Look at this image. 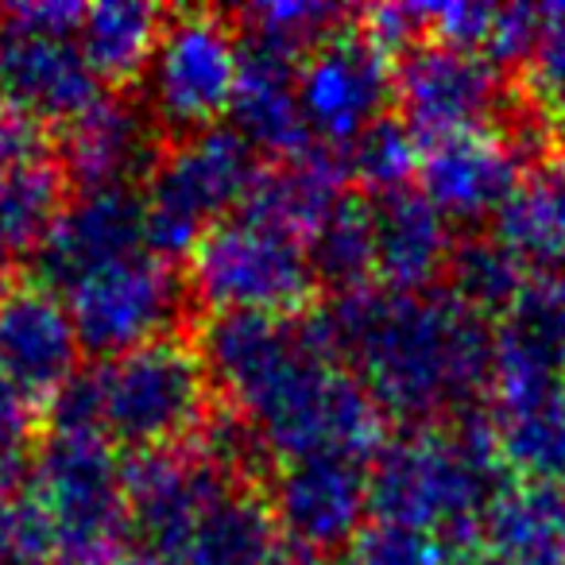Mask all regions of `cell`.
Instances as JSON below:
<instances>
[{
  "label": "cell",
  "instance_id": "cell-1",
  "mask_svg": "<svg viewBox=\"0 0 565 565\" xmlns=\"http://www.w3.org/2000/svg\"><path fill=\"white\" fill-rule=\"evenodd\" d=\"M198 353L213 392L279 461L341 454L372 461L387 446V415L333 356L318 310L299 318L210 315Z\"/></svg>",
  "mask_w": 565,
  "mask_h": 565
},
{
  "label": "cell",
  "instance_id": "cell-2",
  "mask_svg": "<svg viewBox=\"0 0 565 565\" xmlns=\"http://www.w3.org/2000/svg\"><path fill=\"white\" fill-rule=\"evenodd\" d=\"M318 318L333 356L411 430L472 415L492 387V322L446 287L423 295L361 287L333 295Z\"/></svg>",
  "mask_w": 565,
  "mask_h": 565
},
{
  "label": "cell",
  "instance_id": "cell-3",
  "mask_svg": "<svg viewBox=\"0 0 565 565\" xmlns=\"http://www.w3.org/2000/svg\"><path fill=\"white\" fill-rule=\"evenodd\" d=\"M500 469L508 465L488 411L403 430L369 465L372 515L472 550L480 546V519L503 488Z\"/></svg>",
  "mask_w": 565,
  "mask_h": 565
},
{
  "label": "cell",
  "instance_id": "cell-4",
  "mask_svg": "<svg viewBox=\"0 0 565 565\" xmlns=\"http://www.w3.org/2000/svg\"><path fill=\"white\" fill-rule=\"evenodd\" d=\"M20 503L55 565H113L132 531L125 465L97 430H51L32 457Z\"/></svg>",
  "mask_w": 565,
  "mask_h": 565
},
{
  "label": "cell",
  "instance_id": "cell-5",
  "mask_svg": "<svg viewBox=\"0 0 565 565\" xmlns=\"http://www.w3.org/2000/svg\"><path fill=\"white\" fill-rule=\"evenodd\" d=\"M97 430L128 454L179 449L213 418V380L198 345L159 338L86 372Z\"/></svg>",
  "mask_w": 565,
  "mask_h": 565
},
{
  "label": "cell",
  "instance_id": "cell-6",
  "mask_svg": "<svg viewBox=\"0 0 565 565\" xmlns=\"http://www.w3.org/2000/svg\"><path fill=\"white\" fill-rule=\"evenodd\" d=\"M310 248L299 236L233 213L198 241L186 264V291L210 315H310L318 299Z\"/></svg>",
  "mask_w": 565,
  "mask_h": 565
},
{
  "label": "cell",
  "instance_id": "cell-7",
  "mask_svg": "<svg viewBox=\"0 0 565 565\" xmlns=\"http://www.w3.org/2000/svg\"><path fill=\"white\" fill-rule=\"evenodd\" d=\"M256 148L233 125L174 140L159 156L143 190L148 252L159 259H179L198 248L205 233L248 202L259 179Z\"/></svg>",
  "mask_w": 565,
  "mask_h": 565
},
{
  "label": "cell",
  "instance_id": "cell-8",
  "mask_svg": "<svg viewBox=\"0 0 565 565\" xmlns=\"http://www.w3.org/2000/svg\"><path fill=\"white\" fill-rule=\"evenodd\" d=\"M148 113L174 140L210 132L233 113L241 82V32L210 9L167 20L148 66Z\"/></svg>",
  "mask_w": 565,
  "mask_h": 565
},
{
  "label": "cell",
  "instance_id": "cell-9",
  "mask_svg": "<svg viewBox=\"0 0 565 565\" xmlns=\"http://www.w3.org/2000/svg\"><path fill=\"white\" fill-rule=\"evenodd\" d=\"M511 102L515 89L508 86V74L484 51L423 40L395 63V117L423 148L446 136L500 128Z\"/></svg>",
  "mask_w": 565,
  "mask_h": 565
},
{
  "label": "cell",
  "instance_id": "cell-10",
  "mask_svg": "<svg viewBox=\"0 0 565 565\" xmlns=\"http://www.w3.org/2000/svg\"><path fill=\"white\" fill-rule=\"evenodd\" d=\"M182 295L186 282L174 275V267L140 252L82 275L58 299L71 310L82 349L109 361L148 341L171 338V326L182 315Z\"/></svg>",
  "mask_w": 565,
  "mask_h": 565
},
{
  "label": "cell",
  "instance_id": "cell-11",
  "mask_svg": "<svg viewBox=\"0 0 565 565\" xmlns=\"http://www.w3.org/2000/svg\"><path fill=\"white\" fill-rule=\"evenodd\" d=\"M299 102L310 136L345 151L395 109V63L364 24H341L299 66Z\"/></svg>",
  "mask_w": 565,
  "mask_h": 565
},
{
  "label": "cell",
  "instance_id": "cell-12",
  "mask_svg": "<svg viewBox=\"0 0 565 565\" xmlns=\"http://www.w3.org/2000/svg\"><path fill=\"white\" fill-rule=\"evenodd\" d=\"M369 465L341 454L279 461L267 500L282 539L315 557L353 546L372 511Z\"/></svg>",
  "mask_w": 565,
  "mask_h": 565
},
{
  "label": "cell",
  "instance_id": "cell-13",
  "mask_svg": "<svg viewBox=\"0 0 565 565\" xmlns=\"http://www.w3.org/2000/svg\"><path fill=\"white\" fill-rule=\"evenodd\" d=\"M526 179H531V156L519 148L515 136H503L500 128L426 143L418 163V182H423L418 190L449 221L461 225L500 217Z\"/></svg>",
  "mask_w": 565,
  "mask_h": 565
},
{
  "label": "cell",
  "instance_id": "cell-14",
  "mask_svg": "<svg viewBox=\"0 0 565 565\" xmlns=\"http://www.w3.org/2000/svg\"><path fill=\"white\" fill-rule=\"evenodd\" d=\"M105 82L78 47V35L24 28L0 17V102L43 125H71L102 102Z\"/></svg>",
  "mask_w": 565,
  "mask_h": 565
},
{
  "label": "cell",
  "instance_id": "cell-15",
  "mask_svg": "<svg viewBox=\"0 0 565 565\" xmlns=\"http://www.w3.org/2000/svg\"><path fill=\"white\" fill-rule=\"evenodd\" d=\"M140 252H148L140 190H78L35 248V275H40L35 282L63 295L82 275L117 264V259L140 256Z\"/></svg>",
  "mask_w": 565,
  "mask_h": 565
},
{
  "label": "cell",
  "instance_id": "cell-16",
  "mask_svg": "<svg viewBox=\"0 0 565 565\" xmlns=\"http://www.w3.org/2000/svg\"><path fill=\"white\" fill-rule=\"evenodd\" d=\"M82 341L71 310L43 282L0 291V380L32 403H51L78 380Z\"/></svg>",
  "mask_w": 565,
  "mask_h": 565
},
{
  "label": "cell",
  "instance_id": "cell-17",
  "mask_svg": "<svg viewBox=\"0 0 565 565\" xmlns=\"http://www.w3.org/2000/svg\"><path fill=\"white\" fill-rule=\"evenodd\" d=\"M282 554V534L267 492L256 480L228 488L213 508H205L186 531L156 546H125L113 565H275Z\"/></svg>",
  "mask_w": 565,
  "mask_h": 565
},
{
  "label": "cell",
  "instance_id": "cell-18",
  "mask_svg": "<svg viewBox=\"0 0 565 565\" xmlns=\"http://www.w3.org/2000/svg\"><path fill=\"white\" fill-rule=\"evenodd\" d=\"M492 395H519L565 376V271H534L492 322Z\"/></svg>",
  "mask_w": 565,
  "mask_h": 565
},
{
  "label": "cell",
  "instance_id": "cell-19",
  "mask_svg": "<svg viewBox=\"0 0 565 565\" xmlns=\"http://www.w3.org/2000/svg\"><path fill=\"white\" fill-rule=\"evenodd\" d=\"M159 156V125L151 113L125 97H109L66 125L63 174L78 190H117L148 182Z\"/></svg>",
  "mask_w": 565,
  "mask_h": 565
},
{
  "label": "cell",
  "instance_id": "cell-20",
  "mask_svg": "<svg viewBox=\"0 0 565 565\" xmlns=\"http://www.w3.org/2000/svg\"><path fill=\"white\" fill-rule=\"evenodd\" d=\"M372 198L376 228V287L403 295L434 291L454 256V221L418 186H399Z\"/></svg>",
  "mask_w": 565,
  "mask_h": 565
},
{
  "label": "cell",
  "instance_id": "cell-21",
  "mask_svg": "<svg viewBox=\"0 0 565 565\" xmlns=\"http://www.w3.org/2000/svg\"><path fill=\"white\" fill-rule=\"evenodd\" d=\"M349 182L353 174H349L345 151L315 143L299 156L264 167L241 213L310 244L318 228L330 221V213L349 198L353 190Z\"/></svg>",
  "mask_w": 565,
  "mask_h": 565
},
{
  "label": "cell",
  "instance_id": "cell-22",
  "mask_svg": "<svg viewBox=\"0 0 565 565\" xmlns=\"http://www.w3.org/2000/svg\"><path fill=\"white\" fill-rule=\"evenodd\" d=\"M299 66L302 63L241 43V82H236L228 117L236 120L233 128L252 148L271 159H291L318 143L302 117Z\"/></svg>",
  "mask_w": 565,
  "mask_h": 565
},
{
  "label": "cell",
  "instance_id": "cell-23",
  "mask_svg": "<svg viewBox=\"0 0 565 565\" xmlns=\"http://www.w3.org/2000/svg\"><path fill=\"white\" fill-rule=\"evenodd\" d=\"M480 550L500 565H565V488L503 484L480 519Z\"/></svg>",
  "mask_w": 565,
  "mask_h": 565
},
{
  "label": "cell",
  "instance_id": "cell-24",
  "mask_svg": "<svg viewBox=\"0 0 565 565\" xmlns=\"http://www.w3.org/2000/svg\"><path fill=\"white\" fill-rule=\"evenodd\" d=\"M488 418L511 472L565 488V376L519 395H495Z\"/></svg>",
  "mask_w": 565,
  "mask_h": 565
},
{
  "label": "cell",
  "instance_id": "cell-25",
  "mask_svg": "<svg viewBox=\"0 0 565 565\" xmlns=\"http://www.w3.org/2000/svg\"><path fill=\"white\" fill-rule=\"evenodd\" d=\"M167 12L143 0H102L86 9L78 28V47L94 74L109 86L143 78L163 40Z\"/></svg>",
  "mask_w": 565,
  "mask_h": 565
},
{
  "label": "cell",
  "instance_id": "cell-26",
  "mask_svg": "<svg viewBox=\"0 0 565 565\" xmlns=\"http://www.w3.org/2000/svg\"><path fill=\"white\" fill-rule=\"evenodd\" d=\"M495 236L539 271L565 264V156H550L495 217Z\"/></svg>",
  "mask_w": 565,
  "mask_h": 565
},
{
  "label": "cell",
  "instance_id": "cell-27",
  "mask_svg": "<svg viewBox=\"0 0 565 565\" xmlns=\"http://www.w3.org/2000/svg\"><path fill=\"white\" fill-rule=\"evenodd\" d=\"M310 264L322 287L333 295L376 287V228H372V198L364 190H349V198L330 213L315 233Z\"/></svg>",
  "mask_w": 565,
  "mask_h": 565
},
{
  "label": "cell",
  "instance_id": "cell-28",
  "mask_svg": "<svg viewBox=\"0 0 565 565\" xmlns=\"http://www.w3.org/2000/svg\"><path fill=\"white\" fill-rule=\"evenodd\" d=\"M66 205V174L58 163L0 167V264L32 252Z\"/></svg>",
  "mask_w": 565,
  "mask_h": 565
},
{
  "label": "cell",
  "instance_id": "cell-29",
  "mask_svg": "<svg viewBox=\"0 0 565 565\" xmlns=\"http://www.w3.org/2000/svg\"><path fill=\"white\" fill-rule=\"evenodd\" d=\"M531 267L495 233L457 236L446 267V291L484 318H500L531 279Z\"/></svg>",
  "mask_w": 565,
  "mask_h": 565
},
{
  "label": "cell",
  "instance_id": "cell-30",
  "mask_svg": "<svg viewBox=\"0 0 565 565\" xmlns=\"http://www.w3.org/2000/svg\"><path fill=\"white\" fill-rule=\"evenodd\" d=\"M341 24H345V12L333 9V4H264V9L241 12L236 32H241V43H248V47L302 63Z\"/></svg>",
  "mask_w": 565,
  "mask_h": 565
},
{
  "label": "cell",
  "instance_id": "cell-31",
  "mask_svg": "<svg viewBox=\"0 0 565 565\" xmlns=\"http://www.w3.org/2000/svg\"><path fill=\"white\" fill-rule=\"evenodd\" d=\"M345 163L353 182H361L364 194H387V190L407 186L423 163V143L403 125L395 113L364 128L345 148Z\"/></svg>",
  "mask_w": 565,
  "mask_h": 565
},
{
  "label": "cell",
  "instance_id": "cell-32",
  "mask_svg": "<svg viewBox=\"0 0 565 565\" xmlns=\"http://www.w3.org/2000/svg\"><path fill=\"white\" fill-rule=\"evenodd\" d=\"M465 554H469V550L454 546V542L441 539V534L372 519V523L356 534L349 562L353 565H461Z\"/></svg>",
  "mask_w": 565,
  "mask_h": 565
},
{
  "label": "cell",
  "instance_id": "cell-33",
  "mask_svg": "<svg viewBox=\"0 0 565 565\" xmlns=\"http://www.w3.org/2000/svg\"><path fill=\"white\" fill-rule=\"evenodd\" d=\"M526 94L546 117L565 120V4L542 9L539 40L526 58Z\"/></svg>",
  "mask_w": 565,
  "mask_h": 565
},
{
  "label": "cell",
  "instance_id": "cell-34",
  "mask_svg": "<svg viewBox=\"0 0 565 565\" xmlns=\"http://www.w3.org/2000/svg\"><path fill=\"white\" fill-rule=\"evenodd\" d=\"M32 426L35 403L20 395L9 380H0V503H9L32 472Z\"/></svg>",
  "mask_w": 565,
  "mask_h": 565
},
{
  "label": "cell",
  "instance_id": "cell-35",
  "mask_svg": "<svg viewBox=\"0 0 565 565\" xmlns=\"http://www.w3.org/2000/svg\"><path fill=\"white\" fill-rule=\"evenodd\" d=\"M35 163H55L51 159L47 125L28 117L17 105L0 102V167H35Z\"/></svg>",
  "mask_w": 565,
  "mask_h": 565
},
{
  "label": "cell",
  "instance_id": "cell-36",
  "mask_svg": "<svg viewBox=\"0 0 565 565\" xmlns=\"http://www.w3.org/2000/svg\"><path fill=\"white\" fill-rule=\"evenodd\" d=\"M295 565H353L349 557H341V554H326V557H315V554H299V562Z\"/></svg>",
  "mask_w": 565,
  "mask_h": 565
},
{
  "label": "cell",
  "instance_id": "cell-37",
  "mask_svg": "<svg viewBox=\"0 0 565 565\" xmlns=\"http://www.w3.org/2000/svg\"><path fill=\"white\" fill-rule=\"evenodd\" d=\"M461 565H500V562H495V557H488L484 550L477 546V550H469V554H465V562H461Z\"/></svg>",
  "mask_w": 565,
  "mask_h": 565
},
{
  "label": "cell",
  "instance_id": "cell-38",
  "mask_svg": "<svg viewBox=\"0 0 565 565\" xmlns=\"http://www.w3.org/2000/svg\"><path fill=\"white\" fill-rule=\"evenodd\" d=\"M4 565H55L47 557H17V562H4Z\"/></svg>",
  "mask_w": 565,
  "mask_h": 565
},
{
  "label": "cell",
  "instance_id": "cell-39",
  "mask_svg": "<svg viewBox=\"0 0 565 565\" xmlns=\"http://www.w3.org/2000/svg\"><path fill=\"white\" fill-rule=\"evenodd\" d=\"M557 128H562V136H565V120H557Z\"/></svg>",
  "mask_w": 565,
  "mask_h": 565
}]
</instances>
